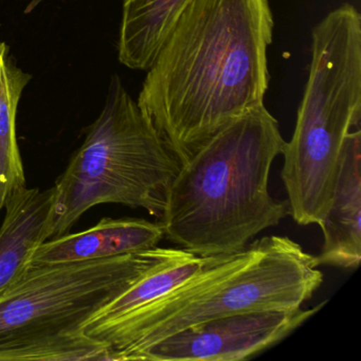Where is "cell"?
<instances>
[{"label": "cell", "mask_w": 361, "mask_h": 361, "mask_svg": "<svg viewBox=\"0 0 361 361\" xmlns=\"http://www.w3.org/2000/svg\"><path fill=\"white\" fill-rule=\"evenodd\" d=\"M162 238L164 234L160 223L141 219H103L85 231L46 240L33 253L31 265L133 255L158 247Z\"/></svg>", "instance_id": "9"}, {"label": "cell", "mask_w": 361, "mask_h": 361, "mask_svg": "<svg viewBox=\"0 0 361 361\" xmlns=\"http://www.w3.org/2000/svg\"><path fill=\"white\" fill-rule=\"evenodd\" d=\"M323 246L317 266L356 269L361 261V130L344 143L331 204L320 225Z\"/></svg>", "instance_id": "8"}, {"label": "cell", "mask_w": 361, "mask_h": 361, "mask_svg": "<svg viewBox=\"0 0 361 361\" xmlns=\"http://www.w3.org/2000/svg\"><path fill=\"white\" fill-rule=\"evenodd\" d=\"M172 250L30 265L0 299V361L107 360L84 325Z\"/></svg>", "instance_id": "4"}, {"label": "cell", "mask_w": 361, "mask_h": 361, "mask_svg": "<svg viewBox=\"0 0 361 361\" xmlns=\"http://www.w3.org/2000/svg\"><path fill=\"white\" fill-rule=\"evenodd\" d=\"M191 1L124 0L118 45L120 63L147 71Z\"/></svg>", "instance_id": "11"}, {"label": "cell", "mask_w": 361, "mask_h": 361, "mask_svg": "<svg viewBox=\"0 0 361 361\" xmlns=\"http://www.w3.org/2000/svg\"><path fill=\"white\" fill-rule=\"evenodd\" d=\"M285 140L264 105L232 120L181 164L160 216L164 238L200 257L240 252L276 227L288 204L269 193Z\"/></svg>", "instance_id": "2"}, {"label": "cell", "mask_w": 361, "mask_h": 361, "mask_svg": "<svg viewBox=\"0 0 361 361\" xmlns=\"http://www.w3.org/2000/svg\"><path fill=\"white\" fill-rule=\"evenodd\" d=\"M268 0H192L160 48L139 109L183 164L232 120L264 105Z\"/></svg>", "instance_id": "1"}, {"label": "cell", "mask_w": 361, "mask_h": 361, "mask_svg": "<svg viewBox=\"0 0 361 361\" xmlns=\"http://www.w3.org/2000/svg\"><path fill=\"white\" fill-rule=\"evenodd\" d=\"M180 164L118 75L106 102L54 187L52 238L92 207L119 204L160 217Z\"/></svg>", "instance_id": "6"}, {"label": "cell", "mask_w": 361, "mask_h": 361, "mask_svg": "<svg viewBox=\"0 0 361 361\" xmlns=\"http://www.w3.org/2000/svg\"><path fill=\"white\" fill-rule=\"evenodd\" d=\"M361 16L344 4L312 33V61L281 177L295 216L321 219L335 189L344 143L360 130Z\"/></svg>", "instance_id": "5"}, {"label": "cell", "mask_w": 361, "mask_h": 361, "mask_svg": "<svg viewBox=\"0 0 361 361\" xmlns=\"http://www.w3.org/2000/svg\"><path fill=\"white\" fill-rule=\"evenodd\" d=\"M31 75L16 66L9 48L0 41V212L8 198L27 187L16 137L18 103Z\"/></svg>", "instance_id": "12"}, {"label": "cell", "mask_w": 361, "mask_h": 361, "mask_svg": "<svg viewBox=\"0 0 361 361\" xmlns=\"http://www.w3.org/2000/svg\"><path fill=\"white\" fill-rule=\"evenodd\" d=\"M325 303L310 310H253L212 319L164 338L136 360H246L284 340Z\"/></svg>", "instance_id": "7"}, {"label": "cell", "mask_w": 361, "mask_h": 361, "mask_svg": "<svg viewBox=\"0 0 361 361\" xmlns=\"http://www.w3.org/2000/svg\"><path fill=\"white\" fill-rule=\"evenodd\" d=\"M322 282L314 255L287 236H264L154 301L84 331L106 346L107 360H136L164 338L212 319L301 308Z\"/></svg>", "instance_id": "3"}, {"label": "cell", "mask_w": 361, "mask_h": 361, "mask_svg": "<svg viewBox=\"0 0 361 361\" xmlns=\"http://www.w3.org/2000/svg\"><path fill=\"white\" fill-rule=\"evenodd\" d=\"M54 188L18 190L5 204L0 227V299L24 276L39 245L52 238Z\"/></svg>", "instance_id": "10"}]
</instances>
